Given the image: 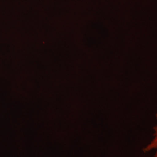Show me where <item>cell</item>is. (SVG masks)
Wrapping results in <instances>:
<instances>
[{"mask_svg": "<svg viewBox=\"0 0 157 157\" xmlns=\"http://www.w3.org/2000/svg\"><path fill=\"white\" fill-rule=\"evenodd\" d=\"M157 119V114L156 115ZM154 135L153 139L147 146L143 149L144 153L149 152L151 151H154L155 154L154 157H157V126L154 127Z\"/></svg>", "mask_w": 157, "mask_h": 157, "instance_id": "cell-1", "label": "cell"}]
</instances>
